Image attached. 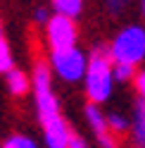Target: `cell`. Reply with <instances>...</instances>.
Instances as JSON below:
<instances>
[{
  "mask_svg": "<svg viewBox=\"0 0 145 148\" xmlns=\"http://www.w3.org/2000/svg\"><path fill=\"white\" fill-rule=\"evenodd\" d=\"M83 79H86V93L90 103H105L112 96L114 77H112V60L107 50H100V48L93 50V55L88 58Z\"/></svg>",
  "mask_w": 145,
  "mask_h": 148,
  "instance_id": "1",
  "label": "cell"
},
{
  "mask_svg": "<svg viewBox=\"0 0 145 148\" xmlns=\"http://www.w3.org/2000/svg\"><path fill=\"white\" fill-rule=\"evenodd\" d=\"M110 60L114 62H124V64H138L145 60V29L143 26H126L117 34V38L112 41L110 50Z\"/></svg>",
  "mask_w": 145,
  "mask_h": 148,
  "instance_id": "2",
  "label": "cell"
},
{
  "mask_svg": "<svg viewBox=\"0 0 145 148\" xmlns=\"http://www.w3.org/2000/svg\"><path fill=\"white\" fill-rule=\"evenodd\" d=\"M33 96H36V108H38L41 124L50 127V124L60 122L62 115H60L57 98H55L52 86H50V69L43 62L36 64V69H33Z\"/></svg>",
  "mask_w": 145,
  "mask_h": 148,
  "instance_id": "3",
  "label": "cell"
},
{
  "mask_svg": "<svg viewBox=\"0 0 145 148\" xmlns=\"http://www.w3.org/2000/svg\"><path fill=\"white\" fill-rule=\"evenodd\" d=\"M50 64H52V69L57 72L60 79L79 81V79H83V74H86L88 58L74 45V48H64V50H52Z\"/></svg>",
  "mask_w": 145,
  "mask_h": 148,
  "instance_id": "4",
  "label": "cell"
},
{
  "mask_svg": "<svg viewBox=\"0 0 145 148\" xmlns=\"http://www.w3.org/2000/svg\"><path fill=\"white\" fill-rule=\"evenodd\" d=\"M48 43L52 50H64V48H74L76 43V26L74 19L69 17L55 14L48 19Z\"/></svg>",
  "mask_w": 145,
  "mask_h": 148,
  "instance_id": "5",
  "label": "cell"
},
{
  "mask_svg": "<svg viewBox=\"0 0 145 148\" xmlns=\"http://www.w3.org/2000/svg\"><path fill=\"white\" fill-rule=\"evenodd\" d=\"M86 117H88L90 129L95 132V138H98V143H100V148H117L112 129H110V124H107V117L100 112L98 103H88L86 105Z\"/></svg>",
  "mask_w": 145,
  "mask_h": 148,
  "instance_id": "6",
  "label": "cell"
},
{
  "mask_svg": "<svg viewBox=\"0 0 145 148\" xmlns=\"http://www.w3.org/2000/svg\"><path fill=\"white\" fill-rule=\"evenodd\" d=\"M133 141L138 148H145V103L138 100L133 115Z\"/></svg>",
  "mask_w": 145,
  "mask_h": 148,
  "instance_id": "7",
  "label": "cell"
},
{
  "mask_svg": "<svg viewBox=\"0 0 145 148\" xmlns=\"http://www.w3.org/2000/svg\"><path fill=\"white\" fill-rule=\"evenodd\" d=\"M7 88H10V93L14 96H24L26 91H29V79H26V74L22 69H10L7 72Z\"/></svg>",
  "mask_w": 145,
  "mask_h": 148,
  "instance_id": "8",
  "label": "cell"
},
{
  "mask_svg": "<svg viewBox=\"0 0 145 148\" xmlns=\"http://www.w3.org/2000/svg\"><path fill=\"white\" fill-rule=\"evenodd\" d=\"M52 3H55L57 14L69 17V19L79 17V14H81V10H83V0H52Z\"/></svg>",
  "mask_w": 145,
  "mask_h": 148,
  "instance_id": "9",
  "label": "cell"
},
{
  "mask_svg": "<svg viewBox=\"0 0 145 148\" xmlns=\"http://www.w3.org/2000/svg\"><path fill=\"white\" fill-rule=\"evenodd\" d=\"M112 77H114V81H131V79H136V67L133 64H124V62H114Z\"/></svg>",
  "mask_w": 145,
  "mask_h": 148,
  "instance_id": "10",
  "label": "cell"
},
{
  "mask_svg": "<svg viewBox=\"0 0 145 148\" xmlns=\"http://www.w3.org/2000/svg\"><path fill=\"white\" fill-rule=\"evenodd\" d=\"M12 69V50L7 41H0V74H7Z\"/></svg>",
  "mask_w": 145,
  "mask_h": 148,
  "instance_id": "11",
  "label": "cell"
},
{
  "mask_svg": "<svg viewBox=\"0 0 145 148\" xmlns=\"http://www.w3.org/2000/svg\"><path fill=\"white\" fill-rule=\"evenodd\" d=\"M107 124H110L112 134H124L126 129H129V122H126V117H124V115H119V112L107 115Z\"/></svg>",
  "mask_w": 145,
  "mask_h": 148,
  "instance_id": "12",
  "label": "cell"
},
{
  "mask_svg": "<svg viewBox=\"0 0 145 148\" xmlns=\"http://www.w3.org/2000/svg\"><path fill=\"white\" fill-rule=\"evenodd\" d=\"M3 148H38L29 136H12L3 143Z\"/></svg>",
  "mask_w": 145,
  "mask_h": 148,
  "instance_id": "13",
  "label": "cell"
},
{
  "mask_svg": "<svg viewBox=\"0 0 145 148\" xmlns=\"http://www.w3.org/2000/svg\"><path fill=\"white\" fill-rule=\"evenodd\" d=\"M136 88H138V93H140V100L145 103V69L136 74Z\"/></svg>",
  "mask_w": 145,
  "mask_h": 148,
  "instance_id": "14",
  "label": "cell"
},
{
  "mask_svg": "<svg viewBox=\"0 0 145 148\" xmlns=\"http://www.w3.org/2000/svg\"><path fill=\"white\" fill-rule=\"evenodd\" d=\"M67 148H88V143L83 141V136L71 134V136H69V143H67Z\"/></svg>",
  "mask_w": 145,
  "mask_h": 148,
  "instance_id": "15",
  "label": "cell"
},
{
  "mask_svg": "<svg viewBox=\"0 0 145 148\" xmlns=\"http://www.w3.org/2000/svg\"><path fill=\"white\" fill-rule=\"evenodd\" d=\"M105 3H107V7H110V12H121L124 10V7H126V3H129V0H105Z\"/></svg>",
  "mask_w": 145,
  "mask_h": 148,
  "instance_id": "16",
  "label": "cell"
},
{
  "mask_svg": "<svg viewBox=\"0 0 145 148\" xmlns=\"http://www.w3.org/2000/svg\"><path fill=\"white\" fill-rule=\"evenodd\" d=\"M48 19H50L48 10H36V22L38 24H48Z\"/></svg>",
  "mask_w": 145,
  "mask_h": 148,
  "instance_id": "17",
  "label": "cell"
},
{
  "mask_svg": "<svg viewBox=\"0 0 145 148\" xmlns=\"http://www.w3.org/2000/svg\"><path fill=\"white\" fill-rule=\"evenodd\" d=\"M140 10H143V14H145V0H140Z\"/></svg>",
  "mask_w": 145,
  "mask_h": 148,
  "instance_id": "18",
  "label": "cell"
},
{
  "mask_svg": "<svg viewBox=\"0 0 145 148\" xmlns=\"http://www.w3.org/2000/svg\"><path fill=\"white\" fill-rule=\"evenodd\" d=\"M0 41H3V26H0Z\"/></svg>",
  "mask_w": 145,
  "mask_h": 148,
  "instance_id": "19",
  "label": "cell"
}]
</instances>
